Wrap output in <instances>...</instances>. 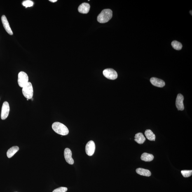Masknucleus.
<instances>
[{
    "instance_id": "obj_1",
    "label": "nucleus",
    "mask_w": 192,
    "mask_h": 192,
    "mask_svg": "<svg viewBox=\"0 0 192 192\" xmlns=\"http://www.w3.org/2000/svg\"><path fill=\"white\" fill-rule=\"evenodd\" d=\"M113 17V12L110 9H105L102 10L97 17V20L101 23L109 22Z\"/></svg>"
},
{
    "instance_id": "obj_2",
    "label": "nucleus",
    "mask_w": 192,
    "mask_h": 192,
    "mask_svg": "<svg viewBox=\"0 0 192 192\" xmlns=\"http://www.w3.org/2000/svg\"><path fill=\"white\" fill-rule=\"evenodd\" d=\"M52 128L56 133L62 136L67 135L69 130L65 125L59 122H55L52 125Z\"/></svg>"
},
{
    "instance_id": "obj_3",
    "label": "nucleus",
    "mask_w": 192,
    "mask_h": 192,
    "mask_svg": "<svg viewBox=\"0 0 192 192\" xmlns=\"http://www.w3.org/2000/svg\"><path fill=\"white\" fill-rule=\"evenodd\" d=\"M33 88L32 84L29 82L22 89V93L24 97L27 99L32 98L33 96Z\"/></svg>"
},
{
    "instance_id": "obj_4",
    "label": "nucleus",
    "mask_w": 192,
    "mask_h": 192,
    "mask_svg": "<svg viewBox=\"0 0 192 192\" xmlns=\"http://www.w3.org/2000/svg\"><path fill=\"white\" fill-rule=\"evenodd\" d=\"M18 84L19 86L23 88L29 82V77L28 75L24 71H20L18 75Z\"/></svg>"
},
{
    "instance_id": "obj_5",
    "label": "nucleus",
    "mask_w": 192,
    "mask_h": 192,
    "mask_svg": "<svg viewBox=\"0 0 192 192\" xmlns=\"http://www.w3.org/2000/svg\"><path fill=\"white\" fill-rule=\"evenodd\" d=\"M103 74L108 79L115 80L118 78V75L116 71L111 69H108L104 70Z\"/></svg>"
},
{
    "instance_id": "obj_6",
    "label": "nucleus",
    "mask_w": 192,
    "mask_h": 192,
    "mask_svg": "<svg viewBox=\"0 0 192 192\" xmlns=\"http://www.w3.org/2000/svg\"><path fill=\"white\" fill-rule=\"evenodd\" d=\"M10 111V106L9 103L5 102L3 103L1 108V118L3 120L6 119L8 118Z\"/></svg>"
},
{
    "instance_id": "obj_7",
    "label": "nucleus",
    "mask_w": 192,
    "mask_h": 192,
    "mask_svg": "<svg viewBox=\"0 0 192 192\" xmlns=\"http://www.w3.org/2000/svg\"><path fill=\"white\" fill-rule=\"evenodd\" d=\"M95 150V145L93 141H90L85 146V152L88 156H91L94 154Z\"/></svg>"
},
{
    "instance_id": "obj_8",
    "label": "nucleus",
    "mask_w": 192,
    "mask_h": 192,
    "mask_svg": "<svg viewBox=\"0 0 192 192\" xmlns=\"http://www.w3.org/2000/svg\"><path fill=\"white\" fill-rule=\"evenodd\" d=\"M184 97L180 94H178L176 100V106L178 110L183 111L184 109L183 101Z\"/></svg>"
},
{
    "instance_id": "obj_9",
    "label": "nucleus",
    "mask_w": 192,
    "mask_h": 192,
    "mask_svg": "<svg viewBox=\"0 0 192 192\" xmlns=\"http://www.w3.org/2000/svg\"><path fill=\"white\" fill-rule=\"evenodd\" d=\"M64 156L66 161L69 165H72L74 163V160L72 158V152L69 148H66L64 151Z\"/></svg>"
},
{
    "instance_id": "obj_10",
    "label": "nucleus",
    "mask_w": 192,
    "mask_h": 192,
    "mask_svg": "<svg viewBox=\"0 0 192 192\" xmlns=\"http://www.w3.org/2000/svg\"><path fill=\"white\" fill-rule=\"evenodd\" d=\"M1 21H2L3 27L6 32L11 35H13V31L10 27L9 23L6 16L3 15L1 17Z\"/></svg>"
},
{
    "instance_id": "obj_11",
    "label": "nucleus",
    "mask_w": 192,
    "mask_h": 192,
    "mask_svg": "<svg viewBox=\"0 0 192 192\" xmlns=\"http://www.w3.org/2000/svg\"><path fill=\"white\" fill-rule=\"evenodd\" d=\"M150 82L154 86L160 88H162L165 86V83L163 80L158 79V78L153 77L150 79Z\"/></svg>"
},
{
    "instance_id": "obj_12",
    "label": "nucleus",
    "mask_w": 192,
    "mask_h": 192,
    "mask_svg": "<svg viewBox=\"0 0 192 192\" xmlns=\"http://www.w3.org/2000/svg\"><path fill=\"white\" fill-rule=\"evenodd\" d=\"M90 9V5L86 3H84L80 5L78 8V12L82 14L88 13Z\"/></svg>"
},
{
    "instance_id": "obj_13",
    "label": "nucleus",
    "mask_w": 192,
    "mask_h": 192,
    "mask_svg": "<svg viewBox=\"0 0 192 192\" xmlns=\"http://www.w3.org/2000/svg\"><path fill=\"white\" fill-rule=\"evenodd\" d=\"M134 138V141L139 144H144L146 141L145 137L142 133H138L136 134Z\"/></svg>"
},
{
    "instance_id": "obj_14",
    "label": "nucleus",
    "mask_w": 192,
    "mask_h": 192,
    "mask_svg": "<svg viewBox=\"0 0 192 192\" xmlns=\"http://www.w3.org/2000/svg\"><path fill=\"white\" fill-rule=\"evenodd\" d=\"M136 172L139 175L146 176V177H149L151 175V172L147 169L139 168L136 169Z\"/></svg>"
},
{
    "instance_id": "obj_15",
    "label": "nucleus",
    "mask_w": 192,
    "mask_h": 192,
    "mask_svg": "<svg viewBox=\"0 0 192 192\" xmlns=\"http://www.w3.org/2000/svg\"><path fill=\"white\" fill-rule=\"evenodd\" d=\"M154 158L153 155L151 154L144 153L141 155V160L146 162H149L152 161Z\"/></svg>"
},
{
    "instance_id": "obj_16",
    "label": "nucleus",
    "mask_w": 192,
    "mask_h": 192,
    "mask_svg": "<svg viewBox=\"0 0 192 192\" xmlns=\"http://www.w3.org/2000/svg\"><path fill=\"white\" fill-rule=\"evenodd\" d=\"M19 147L17 146H13L10 148L7 152V156L8 158L12 157L17 151H19Z\"/></svg>"
},
{
    "instance_id": "obj_17",
    "label": "nucleus",
    "mask_w": 192,
    "mask_h": 192,
    "mask_svg": "<svg viewBox=\"0 0 192 192\" xmlns=\"http://www.w3.org/2000/svg\"><path fill=\"white\" fill-rule=\"evenodd\" d=\"M145 135L148 140L151 141H155L156 136L152 131L150 130H147L144 133Z\"/></svg>"
},
{
    "instance_id": "obj_18",
    "label": "nucleus",
    "mask_w": 192,
    "mask_h": 192,
    "mask_svg": "<svg viewBox=\"0 0 192 192\" xmlns=\"http://www.w3.org/2000/svg\"><path fill=\"white\" fill-rule=\"evenodd\" d=\"M172 46L173 48L177 50H181L183 47L181 43L177 41H173L172 43Z\"/></svg>"
},
{
    "instance_id": "obj_19",
    "label": "nucleus",
    "mask_w": 192,
    "mask_h": 192,
    "mask_svg": "<svg viewBox=\"0 0 192 192\" xmlns=\"http://www.w3.org/2000/svg\"><path fill=\"white\" fill-rule=\"evenodd\" d=\"M181 173L184 177H189L192 175V170H182L181 171Z\"/></svg>"
},
{
    "instance_id": "obj_20",
    "label": "nucleus",
    "mask_w": 192,
    "mask_h": 192,
    "mask_svg": "<svg viewBox=\"0 0 192 192\" xmlns=\"http://www.w3.org/2000/svg\"><path fill=\"white\" fill-rule=\"evenodd\" d=\"M22 5L26 7V8L32 6L34 5V3L32 1L27 0L24 1L22 3Z\"/></svg>"
},
{
    "instance_id": "obj_21",
    "label": "nucleus",
    "mask_w": 192,
    "mask_h": 192,
    "mask_svg": "<svg viewBox=\"0 0 192 192\" xmlns=\"http://www.w3.org/2000/svg\"><path fill=\"white\" fill-rule=\"evenodd\" d=\"M67 188L61 187L54 190L52 192H66L67 191Z\"/></svg>"
},
{
    "instance_id": "obj_22",
    "label": "nucleus",
    "mask_w": 192,
    "mask_h": 192,
    "mask_svg": "<svg viewBox=\"0 0 192 192\" xmlns=\"http://www.w3.org/2000/svg\"><path fill=\"white\" fill-rule=\"evenodd\" d=\"M49 1H51V2L54 3L56 2L57 1V0H50Z\"/></svg>"
},
{
    "instance_id": "obj_23",
    "label": "nucleus",
    "mask_w": 192,
    "mask_h": 192,
    "mask_svg": "<svg viewBox=\"0 0 192 192\" xmlns=\"http://www.w3.org/2000/svg\"><path fill=\"white\" fill-rule=\"evenodd\" d=\"M190 14H191V15H192V11H191H191H190Z\"/></svg>"
},
{
    "instance_id": "obj_24",
    "label": "nucleus",
    "mask_w": 192,
    "mask_h": 192,
    "mask_svg": "<svg viewBox=\"0 0 192 192\" xmlns=\"http://www.w3.org/2000/svg\"><path fill=\"white\" fill-rule=\"evenodd\" d=\"M29 100V99H27V100Z\"/></svg>"
}]
</instances>
